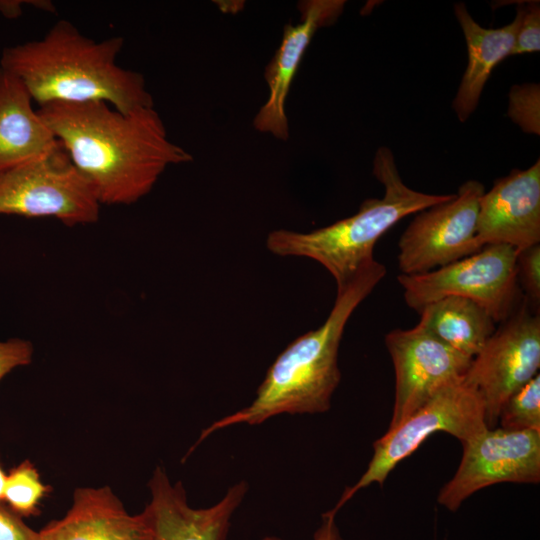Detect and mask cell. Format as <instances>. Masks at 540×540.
Instances as JSON below:
<instances>
[{
    "instance_id": "cell-1",
    "label": "cell",
    "mask_w": 540,
    "mask_h": 540,
    "mask_svg": "<svg viewBox=\"0 0 540 540\" xmlns=\"http://www.w3.org/2000/svg\"><path fill=\"white\" fill-rule=\"evenodd\" d=\"M38 112L101 205L134 204L169 165L192 161L154 106L123 113L104 101L53 102Z\"/></svg>"
},
{
    "instance_id": "cell-2",
    "label": "cell",
    "mask_w": 540,
    "mask_h": 540,
    "mask_svg": "<svg viewBox=\"0 0 540 540\" xmlns=\"http://www.w3.org/2000/svg\"><path fill=\"white\" fill-rule=\"evenodd\" d=\"M122 36L95 41L60 20L42 39L7 47L0 67L21 80L39 106L104 101L129 113L154 106L142 74L122 68Z\"/></svg>"
},
{
    "instance_id": "cell-3",
    "label": "cell",
    "mask_w": 540,
    "mask_h": 540,
    "mask_svg": "<svg viewBox=\"0 0 540 540\" xmlns=\"http://www.w3.org/2000/svg\"><path fill=\"white\" fill-rule=\"evenodd\" d=\"M386 275L375 259L337 291L326 321L291 342L269 367L256 398L247 407L205 428L196 444L236 424L258 425L280 414H315L329 410L341 380L338 349L350 316Z\"/></svg>"
},
{
    "instance_id": "cell-4",
    "label": "cell",
    "mask_w": 540,
    "mask_h": 540,
    "mask_svg": "<svg viewBox=\"0 0 540 540\" xmlns=\"http://www.w3.org/2000/svg\"><path fill=\"white\" fill-rule=\"evenodd\" d=\"M373 174L384 187L382 198L366 199L354 215L309 233L274 230L267 237V248L279 256L315 260L329 271L340 291L374 260L376 242L397 222L453 197L426 194L405 185L387 147L377 150Z\"/></svg>"
},
{
    "instance_id": "cell-5",
    "label": "cell",
    "mask_w": 540,
    "mask_h": 540,
    "mask_svg": "<svg viewBox=\"0 0 540 540\" xmlns=\"http://www.w3.org/2000/svg\"><path fill=\"white\" fill-rule=\"evenodd\" d=\"M486 429L485 406L478 391L464 379L445 386L373 443L367 469L353 486L345 488L332 510L337 513L359 490L373 483L382 486L390 472L432 434L445 432L464 443Z\"/></svg>"
},
{
    "instance_id": "cell-6",
    "label": "cell",
    "mask_w": 540,
    "mask_h": 540,
    "mask_svg": "<svg viewBox=\"0 0 540 540\" xmlns=\"http://www.w3.org/2000/svg\"><path fill=\"white\" fill-rule=\"evenodd\" d=\"M518 251L505 244L483 246L460 260L426 273L397 277L406 304L418 313L448 296L470 299L481 305L495 322L513 312L517 296Z\"/></svg>"
},
{
    "instance_id": "cell-7",
    "label": "cell",
    "mask_w": 540,
    "mask_h": 540,
    "mask_svg": "<svg viewBox=\"0 0 540 540\" xmlns=\"http://www.w3.org/2000/svg\"><path fill=\"white\" fill-rule=\"evenodd\" d=\"M101 204L64 147L0 172V215L53 217L66 226L99 219Z\"/></svg>"
},
{
    "instance_id": "cell-8",
    "label": "cell",
    "mask_w": 540,
    "mask_h": 540,
    "mask_svg": "<svg viewBox=\"0 0 540 540\" xmlns=\"http://www.w3.org/2000/svg\"><path fill=\"white\" fill-rule=\"evenodd\" d=\"M539 367L540 317L524 302L496 328L464 377L483 399L488 429L498 426L502 405L538 374Z\"/></svg>"
},
{
    "instance_id": "cell-9",
    "label": "cell",
    "mask_w": 540,
    "mask_h": 540,
    "mask_svg": "<svg viewBox=\"0 0 540 540\" xmlns=\"http://www.w3.org/2000/svg\"><path fill=\"white\" fill-rule=\"evenodd\" d=\"M484 192L482 183L468 180L451 199L418 212L398 242L401 274L426 273L479 251L477 219Z\"/></svg>"
},
{
    "instance_id": "cell-10",
    "label": "cell",
    "mask_w": 540,
    "mask_h": 540,
    "mask_svg": "<svg viewBox=\"0 0 540 540\" xmlns=\"http://www.w3.org/2000/svg\"><path fill=\"white\" fill-rule=\"evenodd\" d=\"M454 476L441 488L438 503L456 511L475 492L497 483L540 481V431L486 429L461 443Z\"/></svg>"
},
{
    "instance_id": "cell-11",
    "label": "cell",
    "mask_w": 540,
    "mask_h": 540,
    "mask_svg": "<svg viewBox=\"0 0 540 540\" xmlns=\"http://www.w3.org/2000/svg\"><path fill=\"white\" fill-rule=\"evenodd\" d=\"M395 370V400L389 429L407 419L434 394L464 379L472 359L436 337L420 320L384 338Z\"/></svg>"
},
{
    "instance_id": "cell-12",
    "label": "cell",
    "mask_w": 540,
    "mask_h": 540,
    "mask_svg": "<svg viewBox=\"0 0 540 540\" xmlns=\"http://www.w3.org/2000/svg\"><path fill=\"white\" fill-rule=\"evenodd\" d=\"M476 242L505 244L518 252L540 242V159L495 180L479 202Z\"/></svg>"
},
{
    "instance_id": "cell-13",
    "label": "cell",
    "mask_w": 540,
    "mask_h": 540,
    "mask_svg": "<svg viewBox=\"0 0 540 540\" xmlns=\"http://www.w3.org/2000/svg\"><path fill=\"white\" fill-rule=\"evenodd\" d=\"M151 500L143 510L151 529V540H225L235 510L244 499L248 485L241 481L208 508L189 506L183 484H172L161 467H156L148 483Z\"/></svg>"
},
{
    "instance_id": "cell-14",
    "label": "cell",
    "mask_w": 540,
    "mask_h": 540,
    "mask_svg": "<svg viewBox=\"0 0 540 540\" xmlns=\"http://www.w3.org/2000/svg\"><path fill=\"white\" fill-rule=\"evenodd\" d=\"M345 3L344 0L299 2V22L284 27L281 44L265 68L269 96L253 120L256 130L283 141L288 139L285 104L291 83L317 30L332 25L342 14Z\"/></svg>"
},
{
    "instance_id": "cell-15",
    "label": "cell",
    "mask_w": 540,
    "mask_h": 540,
    "mask_svg": "<svg viewBox=\"0 0 540 540\" xmlns=\"http://www.w3.org/2000/svg\"><path fill=\"white\" fill-rule=\"evenodd\" d=\"M39 533L41 540H151L145 512L130 514L109 486L76 488L65 516Z\"/></svg>"
},
{
    "instance_id": "cell-16",
    "label": "cell",
    "mask_w": 540,
    "mask_h": 540,
    "mask_svg": "<svg viewBox=\"0 0 540 540\" xmlns=\"http://www.w3.org/2000/svg\"><path fill=\"white\" fill-rule=\"evenodd\" d=\"M32 102L21 80L0 67V172L44 157L61 146Z\"/></svg>"
},
{
    "instance_id": "cell-17",
    "label": "cell",
    "mask_w": 540,
    "mask_h": 540,
    "mask_svg": "<svg viewBox=\"0 0 540 540\" xmlns=\"http://www.w3.org/2000/svg\"><path fill=\"white\" fill-rule=\"evenodd\" d=\"M454 12L466 41L468 63L452 106L459 121L465 122L475 111L493 69L511 56L523 7L520 4L514 20L500 28L480 26L463 3L455 4Z\"/></svg>"
},
{
    "instance_id": "cell-18",
    "label": "cell",
    "mask_w": 540,
    "mask_h": 540,
    "mask_svg": "<svg viewBox=\"0 0 540 540\" xmlns=\"http://www.w3.org/2000/svg\"><path fill=\"white\" fill-rule=\"evenodd\" d=\"M427 328L448 346L473 359L496 330L491 315L478 303L448 296L420 312Z\"/></svg>"
},
{
    "instance_id": "cell-19",
    "label": "cell",
    "mask_w": 540,
    "mask_h": 540,
    "mask_svg": "<svg viewBox=\"0 0 540 540\" xmlns=\"http://www.w3.org/2000/svg\"><path fill=\"white\" fill-rule=\"evenodd\" d=\"M49 491L37 468L24 460L7 474L4 501L14 513L28 517L39 513L40 502Z\"/></svg>"
},
{
    "instance_id": "cell-20",
    "label": "cell",
    "mask_w": 540,
    "mask_h": 540,
    "mask_svg": "<svg viewBox=\"0 0 540 540\" xmlns=\"http://www.w3.org/2000/svg\"><path fill=\"white\" fill-rule=\"evenodd\" d=\"M497 427L508 431H540L539 373L505 401Z\"/></svg>"
},
{
    "instance_id": "cell-21",
    "label": "cell",
    "mask_w": 540,
    "mask_h": 540,
    "mask_svg": "<svg viewBox=\"0 0 540 540\" xmlns=\"http://www.w3.org/2000/svg\"><path fill=\"white\" fill-rule=\"evenodd\" d=\"M508 116L525 133L540 134V86L514 85L509 92Z\"/></svg>"
},
{
    "instance_id": "cell-22",
    "label": "cell",
    "mask_w": 540,
    "mask_h": 540,
    "mask_svg": "<svg viewBox=\"0 0 540 540\" xmlns=\"http://www.w3.org/2000/svg\"><path fill=\"white\" fill-rule=\"evenodd\" d=\"M523 14L511 55L540 50V5L533 1L522 4Z\"/></svg>"
},
{
    "instance_id": "cell-23",
    "label": "cell",
    "mask_w": 540,
    "mask_h": 540,
    "mask_svg": "<svg viewBox=\"0 0 540 540\" xmlns=\"http://www.w3.org/2000/svg\"><path fill=\"white\" fill-rule=\"evenodd\" d=\"M517 279L529 300L540 301V244L530 246L518 252Z\"/></svg>"
},
{
    "instance_id": "cell-24",
    "label": "cell",
    "mask_w": 540,
    "mask_h": 540,
    "mask_svg": "<svg viewBox=\"0 0 540 540\" xmlns=\"http://www.w3.org/2000/svg\"><path fill=\"white\" fill-rule=\"evenodd\" d=\"M34 347L28 340L11 338L0 341V380L17 367L29 365Z\"/></svg>"
},
{
    "instance_id": "cell-25",
    "label": "cell",
    "mask_w": 540,
    "mask_h": 540,
    "mask_svg": "<svg viewBox=\"0 0 540 540\" xmlns=\"http://www.w3.org/2000/svg\"><path fill=\"white\" fill-rule=\"evenodd\" d=\"M0 540H41V536L21 516L0 503Z\"/></svg>"
},
{
    "instance_id": "cell-26",
    "label": "cell",
    "mask_w": 540,
    "mask_h": 540,
    "mask_svg": "<svg viewBox=\"0 0 540 540\" xmlns=\"http://www.w3.org/2000/svg\"><path fill=\"white\" fill-rule=\"evenodd\" d=\"M336 513L330 510L322 515V524L314 534V540H343L335 523ZM263 540H281L277 537H265Z\"/></svg>"
},
{
    "instance_id": "cell-27",
    "label": "cell",
    "mask_w": 540,
    "mask_h": 540,
    "mask_svg": "<svg viewBox=\"0 0 540 540\" xmlns=\"http://www.w3.org/2000/svg\"><path fill=\"white\" fill-rule=\"evenodd\" d=\"M24 5H31V0H0V13L9 19L18 18Z\"/></svg>"
},
{
    "instance_id": "cell-28",
    "label": "cell",
    "mask_w": 540,
    "mask_h": 540,
    "mask_svg": "<svg viewBox=\"0 0 540 540\" xmlns=\"http://www.w3.org/2000/svg\"><path fill=\"white\" fill-rule=\"evenodd\" d=\"M7 474L4 472L0 461V503L4 501V492Z\"/></svg>"
}]
</instances>
